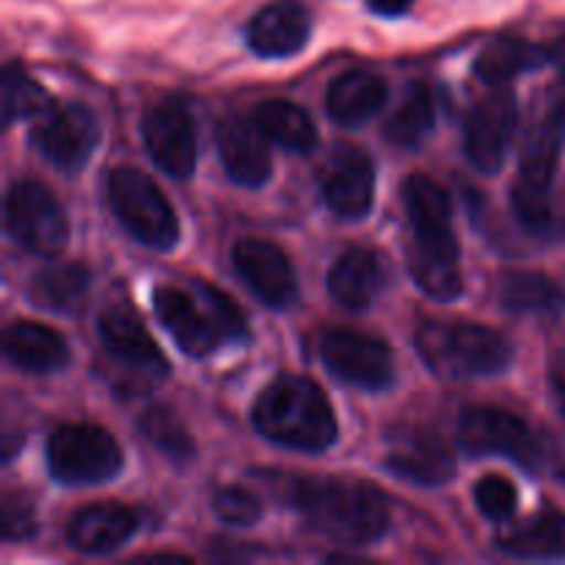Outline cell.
<instances>
[{"label": "cell", "instance_id": "1", "mask_svg": "<svg viewBox=\"0 0 565 565\" xmlns=\"http://www.w3.org/2000/svg\"><path fill=\"white\" fill-rule=\"evenodd\" d=\"M292 505L315 533L345 546H367L390 530V505L375 486L351 478H307L292 486Z\"/></svg>", "mask_w": 565, "mask_h": 565}, {"label": "cell", "instance_id": "2", "mask_svg": "<svg viewBox=\"0 0 565 565\" xmlns=\"http://www.w3.org/2000/svg\"><path fill=\"white\" fill-rule=\"evenodd\" d=\"M254 425L274 445L301 452H323L337 441V417L315 381L285 375L259 395Z\"/></svg>", "mask_w": 565, "mask_h": 565}, {"label": "cell", "instance_id": "3", "mask_svg": "<svg viewBox=\"0 0 565 565\" xmlns=\"http://www.w3.org/2000/svg\"><path fill=\"white\" fill-rule=\"evenodd\" d=\"M417 351L436 375L445 379H486L508 370L513 345L494 329L478 323H439L419 329Z\"/></svg>", "mask_w": 565, "mask_h": 565}, {"label": "cell", "instance_id": "4", "mask_svg": "<svg viewBox=\"0 0 565 565\" xmlns=\"http://www.w3.org/2000/svg\"><path fill=\"white\" fill-rule=\"evenodd\" d=\"M108 199L121 226L143 246L166 252L180 241V221L169 199L141 169L119 166L110 171Z\"/></svg>", "mask_w": 565, "mask_h": 565}, {"label": "cell", "instance_id": "5", "mask_svg": "<svg viewBox=\"0 0 565 565\" xmlns=\"http://www.w3.org/2000/svg\"><path fill=\"white\" fill-rule=\"evenodd\" d=\"M121 447L94 423H70L47 441V469L64 486H99L121 472Z\"/></svg>", "mask_w": 565, "mask_h": 565}, {"label": "cell", "instance_id": "6", "mask_svg": "<svg viewBox=\"0 0 565 565\" xmlns=\"http://www.w3.org/2000/svg\"><path fill=\"white\" fill-rule=\"evenodd\" d=\"M458 447L469 458L502 456L527 472H541L546 463V441L530 430L516 414L497 406H475L458 423Z\"/></svg>", "mask_w": 565, "mask_h": 565}, {"label": "cell", "instance_id": "7", "mask_svg": "<svg viewBox=\"0 0 565 565\" xmlns=\"http://www.w3.org/2000/svg\"><path fill=\"white\" fill-rule=\"evenodd\" d=\"M6 232L39 257H55L70 241V221L50 188L36 180H17L6 191Z\"/></svg>", "mask_w": 565, "mask_h": 565}, {"label": "cell", "instance_id": "8", "mask_svg": "<svg viewBox=\"0 0 565 565\" xmlns=\"http://www.w3.org/2000/svg\"><path fill=\"white\" fill-rule=\"evenodd\" d=\"M320 356L337 379L359 386V390H386L395 379V362H392L390 348L362 331H329L320 345Z\"/></svg>", "mask_w": 565, "mask_h": 565}, {"label": "cell", "instance_id": "9", "mask_svg": "<svg viewBox=\"0 0 565 565\" xmlns=\"http://www.w3.org/2000/svg\"><path fill=\"white\" fill-rule=\"evenodd\" d=\"M516 121V97L508 88L489 94L469 110L463 125V152L480 174H497L502 169Z\"/></svg>", "mask_w": 565, "mask_h": 565}, {"label": "cell", "instance_id": "10", "mask_svg": "<svg viewBox=\"0 0 565 565\" xmlns=\"http://www.w3.org/2000/svg\"><path fill=\"white\" fill-rule=\"evenodd\" d=\"M323 199L337 218L362 221L375 202V166L356 143H340L323 169Z\"/></svg>", "mask_w": 565, "mask_h": 565}, {"label": "cell", "instance_id": "11", "mask_svg": "<svg viewBox=\"0 0 565 565\" xmlns=\"http://www.w3.org/2000/svg\"><path fill=\"white\" fill-rule=\"evenodd\" d=\"M99 141V125L94 114L83 105L72 103L64 108H50L33 130V143L39 152L58 166L61 171H77Z\"/></svg>", "mask_w": 565, "mask_h": 565}, {"label": "cell", "instance_id": "12", "mask_svg": "<svg viewBox=\"0 0 565 565\" xmlns=\"http://www.w3.org/2000/svg\"><path fill=\"white\" fill-rule=\"evenodd\" d=\"M143 143L158 169L174 180H185L196 169V130L188 108L177 99L149 110L143 119Z\"/></svg>", "mask_w": 565, "mask_h": 565}, {"label": "cell", "instance_id": "13", "mask_svg": "<svg viewBox=\"0 0 565 565\" xmlns=\"http://www.w3.org/2000/svg\"><path fill=\"white\" fill-rule=\"evenodd\" d=\"M408 270L414 285L436 301H456L463 292L458 241L452 226L447 230H412Z\"/></svg>", "mask_w": 565, "mask_h": 565}, {"label": "cell", "instance_id": "14", "mask_svg": "<svg viewBox=\"0 0 565 565\" xmlns=\"http://www.w3.org/2000/svg\"><path fill=\"white\" fill-rule=\"evenodd\" d=\"M235 270L246 281L248 290L263 303L274 309H285L296 301L298 279L290 257L276 243L246 237L232 252Z\"/></svg>", "mask_w": 565, "mask_h": 565}, {"label": "cell", "instance_id": "15", "mask_svg": "<svg viewBox=\"0 0 565 565\" xmlns=\"http://www.w3.org/2000/svg\"><path fill=\"white\" fill-rule=\"evenodd\" d=\"M99 337H103L108 356L125 370H130V373L160 379L169 370L166 356L149 337L147 326L125 303L105 309L103 318H99Z\"/></svg>", "mask_w": 565, "mask_h": 565}, {"label": "cell", "instance_id": "16", "mask_svg": "<svg viewBox=\"0 0 565 565\" xmlns=\"http://www.w3.org/2000/svg\"><path fill=\"white\" fill-rule=\"evenodd\" d=\"M312 14L298 0H274L252 17L246 28L248 47L263 58H287L307 47Z\"/></svg>", "mask_w": 565, "mask_h": 565}, {"label": "cell", "instance_id": "17", "mask_svg": "<svg viewBox=\"0 0 565 565\" xmlns=\"http://www.w3.org/2000/svg\"><path fill=\"white\" fill-rule=\"evenodd\" d=\"M152 309L188 356H207L224 342V334L213 323L204 303L199 301L196 307V301L177 287H154Z\"/></svg>", "mask_w": 565, "mask_h": 565}, {"label": "cell", "instance_id": "18", "mask_svg": "<svg viewBox=\"0 0 565 565\" xmlns=\"http://www.w3.org/2000/svg\"><path fill=\"white\" fill-rule=\"evenodd\" d=\"M218 154L232 182L243 188H263L270 180V149L268 136L257 121L226 119L218 125Z\"/></svg>", "mask_w": 565, "mask_h": 565}, {"label": "cell", "instance_id": "19", "mask_svg": "<svg viewBox=\"0 0 565 565\" xmlns=\"http://www.w3.org/2000/svg\"><path fill=\"white\" fill-rule=\"evenodd\" d=\"M329 292L342 309L362 312L373 307L386 285L384 263L370 248H348L329 270Z\"/></svg>", "mask_w": 565, "mask_h": 565}, {"label": "cell", "instance_id": "20", "mask_svg": "<svg viewBox=\"0 0 565 565\" xmlns=\"http://www.w3.org/2000/svg\"><path fill=\"white\" fill-rule=\"evenodd\" d=\"M138 519L130 508L103 502V505L83 508L66 527V541L83 555H108L132 539Z\"/></svg>", "mask_w": 565, "mask_h": 565}, {"label": "cell", "instance_id": "21", "mask_svg": "<svg viewBox=\"0 0 565 565\" xmlns=\"http://www.w3.org/2000/svg\"><path fill=\"white\" fill-rule=\"evenodd\" d=\"M386 469L414 486H445L456 475V458L434 434H408L386 456Z\"/></svg>", "mask_w": 565, "mask_h": 565}, {"label": "cell", "instance_id": "22", "mask_svg": "<svg viewBox=\"0 0 565 565\" xmlns=\"http://www.w3.org/2000/svg\"><path fill=\"white\" fill-rule=\"evenodd\" d=\"M3 353L25 373H58L70 364V345L64 337L33 320H14L3 331Z\"/></svg>", "mask_w": 565, "mask_h": 565}, {"label": "cell", "instance_id": "23", "mask_svg": "<svg viewBox=\"0 0 565 565\" xmlns=\"http://www.w3.org/2000/svg\"><path fill=\"white\" fill-rule=\"evenodd\" d=\"M384 77L370 70L342 72L326 94V110L342 127H362L384 108L386 103Z\"/></svg>", "mask_w": 565, "mask_h": 565}, {"label": "cell", "instance_id": "24", "mask_svg": "<svg viewBox=\"0 0 565 565\" xmlns=\"http://www.w3.org/2000/svg\"><path fill=\"white\" fill-rule=\"evenodd\" d=\"M497 546L519 561H565V513L544 511L497 535Z\"/></svg>", "mask_w": 565, "mask_h": 565}, {"label": "cell", "instance_id": "25", "mask_svg": "<svg viewBox=\"0 0 565 565\" xmlns=\"http://www.w3.org/2000/svg\"><path fill=\"white\" fill-rule=\"evenodd\" d=\"M92 276L81 263H50L28 281V298L33 307L70 315L86 303Z\"/></svg>", "mask_w": 565, "mask_h": 565}, {"label": "cell", "instance_id": "26", "mask_svg": "<svg viewBox=\"0 0 565 565\" xmlns=\"http://www.w3.org/2000/svg\"><path fill=\"white\" fill-rule=\"evenodd\" d=\"M550 64V50L519 36H500L486 44L475 58V75L489 86H508L522 72Z\"/></svg>", "mask_w": 565, "mask_h": 565}, {"label": "cell", "instance_id": "27", "mask_svg": "<svg viewBox=\"0 0 565 565\" xmlns=\"http://www.w3.org/2000/svg\"><path fill=\"white\" fill-rule=\"evenodd\" d=\"M254 121L268 136V141L279 143L287 152L307 154L318 143V127H315L312 116L301 105L287 103V99L263 103L254 110Z\"/></svg>", "mask_w": 565, "mask_h": 565}, {"label": "cell", "instance_id": "28", "mask_svg": "<svg viewBox=\"0 0 565 565\" xmlns=\"http://www.w3.org/2000/svg\"><path fill=\"white\" fill-rule=\"evenodd\" d=\"M500 301L516 315H557L565 307V292L550 276L513 270L500 281Z\"/></svg>", "mask_w": 565, "mask_h": 565}, {"label": "cell", "instance_id": "29", "mask_svg": "<svg viewBox=\"0 0 565 565\" xmlns=\"http://www.w3.org/2000/svg\"><path fill=\"white\" fill-rule=\"evenodd\" d=\"M436 127V108L434 94L425 83H412L403 94L401 105L386 121V138L395 147L419 149L430 138Z\"/></svg>", "mask_w": 565, "mask_h": 565}, {"label": "cell", "instance_id": "30", "mask_svg": "<svg viewBox=\"0 0 565 565\" xmlns=\"http://www.w3.org/2000/svg\"><path fill=\"white\" fill-rule=\"evenodd\" d=\"M408 224L412 230H447L452 226V202L434 177L414 174L403 185Z\"/></svg>", "mask_w": 565, "mask_h": 565}, {"label": "cell", "instance_id": "31", "mask_svg": "<svg viewBox=\"0 0 565 565\" xmlns=\"http://www.w3.org/2000/svg\"><path fill=\"white\" fill-rule=\"evenodd\" d=\"M561 132L552 125L535 127L527 136V143L522 149V160H519V180L524 185L533 188H550L555 180L557 158H561Z\"/></svg>", "mask_w": 565, "mask_h": 565}, {"label": "cell", "instance_id": "32", "mask_svg": "<svg viewBox=\"0 0 565 565\" xmlns=\"http://www.w3.org/2000/svg\"><path fill=\"white\" fill-rule=\"evenodd\" d=\"M138 430H141L143 439L152 447H158L166 458L171 461H191L196 445H193L191 434L185 430V425L177 419V414L166 406H149L147 412L138 417Z\"/></svg>", "mask_w": 565, "mask_h": 565}, {"label": "cell", "instance_id": "33", "mask_svg": "<svg viewBox=\"0 0 565 565\" xmlns=\"http://www.w3.org/2000/svg\"><path fill=\"white\" fill-rule=\"evenodd\" d=\"M0 83H3V127H11L17 119L42 116L50 110L47 92L22 66H6Z\"/></svg>", "mask_w": 565, "mask_h": 565}, {"label": "cell", "instance_id": "34", "mask_svg": "<svg viewBox=\"0 0 565 565\" xmlns=\"http://www.w3.org/2000/svg\"><path fill=\"white\" fill-rule=\"evenodd\" d=\"M193 290L196 298L204 303V309L210 312L213 323L218 326V331L224 334V342H246L248 340V323L243 309L232 301L226 292H221L218 287H213L210 281L196 279L193 281Z\"/></svg>", "mask_w": 565, "mask_h": 565}, {"label": "cell", "instance_id": "35", "mask_svg": "<svg viewBox=\"0 0 565 565\" xmlns=\"http://www.w3.org/2000/svg\"><path fill=\"white\" fill-rule=\"evenodd\" d=\"M475 502H478V511L483 513L491 522H505L508 516H513L519 505V491L502 475H486L478 486H475Z\"/></svg>", "mask_w": 565, "mask_h": 565}, {"label": "cell", "instance_id": "36", "mask_svg": "<svg viewBox=\"0 0 565 565\" xmlns=\"http://www.w3.org/2000/svg\"><path fill=\"white\" fill-rule=\"evenodd\" d=\"M213 511L221 522L232 524V527H252L263 516V505L254 494L237 486H226L213 494Z\"/></svg>", "mask_w": 565, "mask_h": 565}, {"label": "cell", "instance_id": "37", "mask_svg": "<svg viewBox=\"0 0 565 565\" xmlns=\"http://www.w3.org/2000/svg\"><path fill=\"white\" fill-rule=\"evenodd\" d=\"M513 213L527 230L544 232L552 224V193L550 188H533L516 182L513 185Z\"/></svg>", "mask_w": 565, "mask_h": 565}, {"label": "cell", "instance_id": "38", "mask_svg": "<svg viewBox=\"0 0 565 565\" xmlns=\"http://www.w3.org/2000/svg\"><path fill=\"white\" fill-rule=\"evenodd\" d=\"M0 527L6 541H28L36 533V511L22 491H6L0 500Z\"/></svg>", "mask_w": 565, "mask_h": 565}, {"label": "cell", "instance_id": "39", "mask_svg": "<svg viewBox=\"0 0 565 565\" xmlns=\"http://www.w3.org/2000/svg\"><path fill=\"white\" fill-rule=\"evenodd\" d=\"M414 0H367V9L379 17H401L412 9Z\"/></svg>", "mask_w": 565, "mask_h": 565}, {"label": "cell", "instance_id": "40", "mask_svg": "<svg viewBox=\"0 0 565 565\" xmlns=\"http://www.w3.org/2000/svg\"><path fill=\"white\" fill-rule=\"evenodd\" d=\"M546 463H552L557 478L565 480V441H546Z\"/></svg>", "mask_w": 565, "mask_h": 565}, {"label": "cell", "instance_id": "41", "mask_svg": "<svg viewBox=\"0 0 565 565\" xmlns=\"http://www.w3.org/2000/svg\"><path fill=\"white\" fill-rule=\"evenodd\" d=\"M552 386H555V395H557V403H561L563 414H565V359L552 367Z\"/></svg>", "mask_w": 565, "mask_h": 565}, {"label": "cell", "instance_id": "42", "mask_svg": "<svg viewBox=\"0 0 565 565\" xmlns=\"http://www.w3.org/2000/svg\"><path fill=\"white\" fill-rule=\"evenodd\" d=\"M550 61L565 75V36L557 39V42L550 47Z\"/></svg>", "mask_w": 565, "mask_h": 565}, {"label": "cell", "instance_id": "43", "mask_svg": "<svg viewBox=\"0 0 565 565\" xmlns=\"http://www.w3.org/2000/svg\"><path fill=\"white\" fill-rule=\"evenodd\" d=\"M141 561H152V563H163V561H169V563H191V557L177 555V552H158V555H143Z\"/></svg>", "mask_w": 565, "mask_h": 565}, {"label": "cell", "instance_id": "44", "mask_svg": "<svg viewBox=\"0 0 565 565\" xmlns=\"http://www.w3.org/2000/svg\"><path fill=\"white\" fill-rule=\"evenodd\" d=\"M552 125L557 127V132H561V138L565 141V99L555 108V116H552Z\"/></svg>", "mask_w": 565, "mask_h": 565}]
</instances>
